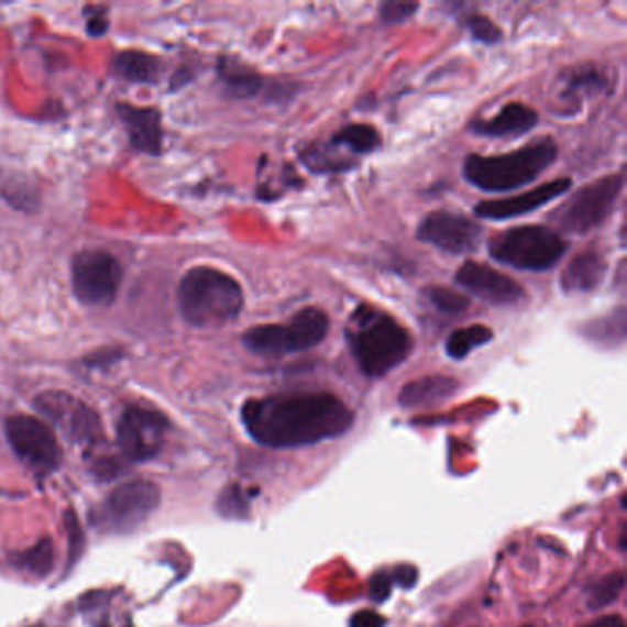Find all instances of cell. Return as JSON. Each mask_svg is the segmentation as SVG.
Listing matches in <instances>:
<instances>
[{
	"label": "cell",
	"mask_w": 627,
	"mask_h": 627,
	"mask_svg": "<svg viewBox=\"0 0 627 627\" xmlns=\"http://www.w3.org/2000/svg\"><path fill=\"white\" fill-rule=\"evenodd\" d=\"M179 309L197 328L224 326L243 309V292L232 276L212 267L188 271L179 286Z\"/></svg>",
	"instance_id": "cell-3"
},
{
	"label": "cell",
	"mask_w": 627,
	"mask_h": 627,
	"mask_svg": "<svg viewBox=\"0 0 627 627\" xmlns=\"http://www.w3.org/2000/svg\"><path fill=\"white\" fill-rule=\"evenodd\" d=\"M457 284L493 306H516L525 298V289L510 276L479 262H465L457 273Z\"/></svg>",
	"instance_id": "cell-13"
},
{
	"label": "cell",
	"mask_w": 627,
	"mask_h": 627,
	"mask_svg": "<svg viewBox=\"0 0 627 627\" xmlns=\"http://www.w3.org/2000/svg\"><path fill=\"white\" fill-rule=\"evenodd\" d=\"M585 336L596 342H609L613 346L622 344L626 337V311L618 309V314L588 324L585 328Z\"/></svg>",
	"instance_id": "cell-26"
},
{
	"label": "cell",
	"mask_w": 627,
	"mask_h": 627,
	"mask_svg": "<svg viewBox=\"0 0 627 627\" xmlns=\"http://www.w3.org/2000/svg\"><path fill=\"white\" fill-rule=\"evenodd\" d=\"M418 240L459 256L481 245L482 227L460 213L432 212L418 227Z\"/></svg>",
	"instance_id": "cell-12"
},
{
	"label": "cell",
	"mask_w": 627,
	"mask_h": 627,
	"mask_svg": "<svg viewBox=\"0 0 627 627\" xmlns=\"http://www.w3.org/2000/svg\"><path fill=\"white\" fill-rule=\"evenodd\" d=\"M538 112L525 103H508L495 117L487 120H476L471 123V131L475 135L492 136V139H506V136H521L538 125Z\"/></svg>",
	"instance_id": "cell-16"
},
{
	"label": "cell",
	"mask_w": 627,
	"mask_h": 627,
	"mask_svg": "<svg viewBox=\"0 0 627 627\" xmlns=\"http://www.w3.org/2000/svg\"><path fill=\"white\" fill-rule=\"evenodd\" d=\"M493 260L521 271H549L566 251V243L558 232L547 227H517L493 235L487 241Z\"/></svg>",
	"instance_id": "cell-5"
},
{
	"label": "cell",
	"mask_w": 627,
	"mask_h": 627,
	"mask_svg": "<svg viewBox=\"0 0 627 627\" xmlns=\"http://www.w3.org/2000/svg\"><path fill=\"white\" fill-rule=\"evenodd\" d=\"M558 146L550 139L532 142L506 155L484 157L470 155L464 163V177L484 191H512L530 185L554 163Z\"/></svg>",
	"instance_id": "cell-4"
},
{
	"label": "cell",
	"mask_w": 627,
	"mask_h": 627,
	"mask_svg": "<svg viewBox=\"0 0 627 627\" xmlns=\"http://www.w3.org/2000/svg\"><path fill=\"white\" fill-rule=\"evenodd\" d=\"M346 341L355 363L369 377L398 369L413 352V337L382 309L359 306L350 317Z\"/></svg>",
	"instance_id": "cell-2"
},
{
	"label": "cell",
	"mask_w": 627,
	"mask_h": 627,
	"mask_svg": "<svg viewBox=\"0 0 627 627\" xmlns=\"http://www.w3.org/2000/svg\"><path fill=\"white\" fill-rule=\"evenodd\" d=\"M394 582L393 576H391V571L377 572L372 582H370V594L375 602H385L388 598V594L393 591Z\"/></svg>",
	"instance_id": "cell-32"
},
{
	"label": "cell",
	"mask_w": 627,
	"mask_h": 627,
	"mask_svg": "<svg viewBox=\"0 0 627 627\" xmlns=\"http://www.w3.org/2000/svg\"><path fill=\"white\" fill-rule=\"evenodd\" d=\"M391 576H393L394 585H399V587H413L416 580H418V571L415 566L410 565H399L391 571Z\"/></svg>",
	"instance_id": "cell-34"
},
{
	"label": "cell",
	"mask_w": 627,
	"mask_h": 627,
	"mask_svg": "<svg viewBox=\"0 0 627 627\" xmlns=\"http://www.w3.org/2000/svg\"><path fill=\"white\" fill-rule=\"evenodd\" d=\"M161 503V490L150 481H133L117 487L103 501L96 525L106 532L128 534L146 522Z\"/></svg>",
	"instance_id": "cell-8"
},
{
	"label": "cell",
	"mask_w": 627,
	"mask_h": 627,
	"mask_svg": "<svg viewBox=\"0 0 627 627\" xmlns=\"http://www.w3.org/2000/svg\"><path fill=\"white\" fill-rule=\"evenodd\" d=\"M122 284L118 260L106 251H84L73 260V287L87 306H107Z\"/></svg>",
	"instance_id": "cell-10"
},
{
	"label": "cell",
	"mask_w": 627,
	"mask_h": 627,
	"mask_svg": "<svg viewBox=\"0 0 627 627\" xmlns=\"http://www.w3.org/2000/svg\"><path fill=\"white\" fill-rule=\"evenodd\" d=\"M350 627H385V618L372 609H361L353 613Z\"/></svg>",
	"instance_id": "cell-33"
},
{
	"label": "cell",
	"mask_w": 627,
	"mask_h": 627,
	"mask_svg": "<svg viewBox=\"0 0 627 627\" xmlns=\"http://www.w3.org/2000/svg\"><path fill=\"white\" fill-rule=\"evenodd\" d=\"M46 416H51L68 437L81 443H92L100 438V421L98 416L73 396L63 393L43 394L37 399Z\"/></svg>",
	"instance_id": "cell-14"
},
{
	"label": "cell",
	"mask_w": 627,
	"mask_h": 627,
	"mask_svg": "<svg viewBox=\"0 0 627 627\" xmlns=\"http://www.w3.org/2000/svg\"><path fill=\"white\" fill-rule=\"evenodd\" d=\"M607 76L596 67L572 68L565 74V84L561 87V98L571 103H580L588 96L598 95L607 89Z\"/></svg>",
	"instance_id": "cell-20"
},
{
	"label": "cell",
	"mask_w": 627,
	"mask_h": 627,
	"mask_svg": "<svg viewBox=\"0 0 627 627\" xmlns=\"http://www.w3.org/2000/svg\"><path fill=\"white\" fill-rule=\"evenodd\" d=\"M465 26H468L471 37L479 43H484V45H497L498 41L503 40V32L497 24L481 13H473L465 19Z\"/></svg>",
	"instance_id": "cell-30"
},
{
	"label": "cell",
	"mask_w": 627,
	"mask_h": 627,
	"mask_svg": "<svg viewBox=\"0 0 627 627\" xmlns=\"http://www.w3.org/2000/svg\"><path fill=\"white\" fill-rule=\"evenodd\" d=\"M117 70L122 74L123 78L133 79V81H150L157 74V62L139 52H128L117 57Z\"/></svg>",
	"instance_id": "cell-27"
},
{
	"label": "cell",
	"mask_w": 627,
	"mask_h": 627,
	"mask_svg": "<svg viewBox=\"0 0 627 627\" xmlns=\"http://www.w3.org/2000/svg\"><path fill=\"white\" fill-rule=\"evenodd\" d=\"M241 420L265 448L287 449L342 437L353 426V413L333 394H282L249 399Z\"/></svg>",
	"instance_id": "cell-1"
},
{
	"label": "cell",
	"mask_w": 627,
	"mask_h": 627,
	"mask_svg": "<svg viewBox=\"0 0 627 627\" xmlns=\"http://www.w3.org/2000/svg\"><path fill=\"white\" fill-rule=\"evenodd\" d=\"M624 585H626L624 572H613V574L600 578L598 582L588 588V607L602 609V607L613 604L618 598V594L622 593Z\"/></svg>",
	"instance_id": "cell-28"
},
{
	"label": "cell",
	"mask_w": 627,
	"mask_h": 627,
	"mask_svg": "<svg viewBox=\"0 0 627 627\" xmlns=\"http://www.w3.org/2000/svg\"><path fill=\"white\" fill-rule=\"evenodd\" d=\"M118 112L130 131L131 142L136 150L146 153H158L163 147V131L158 114L152 109H135L120 106Z\"/></svg>",
	"instance_id": "cell-18"
},
{
	"label": "cell",
	"mask_w": 627,
	"mask_h": 627,
	"mask_svg": "<svg viewBox=\"0 0 627 627\" xmlns=\"http://www.w3.org/2000/svg\"><path fill=\"white\" fill-rule=\"evenodd\" d=\"M571 188L572 180L569 177H563V179L552 180V183L541 185L536 190L527 191L521 196L510 197V199L479 202L475 207V213L479 218L497 219V221L519 218V216H525V213L534 212V210L549 205L550 201L563 196Z\"/></svg>",
	"instance_id": "cell-15"
},
{
	"label": "cell",
	"mask_w": 627,
	"mask_h": 627,
	"mask_svg": "<svg viewBox=\"0 0 627 627\" xmlns=\"http://www.w3.org/2000/svg\"><path fill=\"white\" fill-rule=\"evenodd\" d=\"M330 330L328 315L319 308H304L287 324L256 326L243 336V344L265 358L304 352L324 341Z\"/></svg>",
	"instance_id": "cell-6"
},
{
	"label": "cell",
	"mask_w": 627,
	"mask_h": 627,
	"mask_svg": "<svg viewBox=\"0 0 627 627\" xmlns=\"http://www.w3.org/2000/svg\"><path fill=\"white\" fill-rule=\"evenodd\" d=\"M168 420L161 413L144 407L123 410L118 420V443L122 453L133 462L155 459L164 446Z\"/></svg>",
	"instance_id": "cell-11"
},
{
	"label": "cell",
	"mask_w": 627,
	"mask_h": 627,
	"mask_svg": "<svg viewBox=\"0 0 627 627\" xmlns=\"http://www.w3.org/2000/svg\"><path fill=\"white\" fill-rule=\"evenodd\" d=\"M302 161L315 174H337L352 168L353 161L341 157L337 147L331 144H320L317 147H308L302 153Z\"/></svg>",
	"instance_id": "cell-24"
},
{
	"label": "cell",
	"mask_w": 627,
	"mask_h": 627,
	"mask_svg": "<svg viewBox=\"0 0 627 627\" xmlns=\"http://www.w3.org/2000/svg\"><path fill=\"white\" fill-rule=\"evenodd\" d=\"M587 627H626V622L618 615H607L602 616L598 620H594L593 624H588Z\"/></svg>",
	"instance_id": "cell-35"
},
{
	"label": "cell",
	"mask_w": 627,
	"mask_h": 627,
	"mask_svg": "<svg viewBox=\"0 0 627 627\" xmlns=\"http://www.w3.org/2000/svg\"><path fill=\"white\" fill-rule=\"evenodd\" d=\"M7 437L19 459L37 475H51L62 464V449L45 421L34 416H12L7 420Z\"/></svg>",
	"instance_id": "cell-9"
},
{
	"label": "cell",
	"mask_w": 627,
	"mask_h": 627,
	"mask_svg": "<svg viewBox=\"0 0 627 627\" xmlns=\"http://www.w3.org/2000/svg\"><path fill=\"white\" fill-rule=\"evenodd\" d=\"M330 144L336 147H346L348 152L353 155H369L380 150L382 135L372 125L353 123V125L337 131L336 135L331 136Z\"/></svg>",
	"instance_id": "cell-22"
},
{
	"label": "cell",
	"mask_w": 627,
	"mask_h": 627,
	"mask_svg": "<svg viewBox=\"0 0 627 627\" xmlns=\"http://www.w3.org/2000/svg\"><path fill=\"white\" fill-rule=\"evenodd\" d=\"M624 188L622 175H607L583 186L569 201L563 202L554 213L556 224L566 234H587L609 218Z\"/></svg>",
	"instance_id": "cell-7"
},
{
	"label": "cell",
	"mask_w": 627,
	"mask_h": 627,
	"mask_svg": "<svg viewBox=\"0 0 627 627\" xmlns=\"http://www.w3.org/2000/svg\"><path fill=\"white\" fill-rule=\"evenodd\" d=\"M493 331L484 324L468 326L462 330H457L449 336L446 342V352L449 358L464 359L470 355L475 348L484 346L492 341Z\"/></svg>",
	"instance_id": "cell-23"
},
{
	"label": "cell",
	"mask_w": 627,
	"mask_h": 627,
	"mask_svg": "<svg viewBox=\"0 0 627 627\" xmlns=\"http://www.w3.org/2000/svg\"><path fill=\"white\" fill-rule=\"evenodd\" d=\"M15 565L32 572L35 576H46L54 566V544L51 539H41L32 549L15 556Z\"/></svg>",
	"instance_id": "cell-25"
},
{
	"label": "cell",
	"mask_w": 627,
	"mask_h": 627,
	"mask_svg": "<svg viewBox=\"0 0 627 627\" xmlns=\"http://www.w3.org/2000/svg\"><path fill=\"white\" fill-rule=\"evenodd\" d=\"M221 78L227 89L238 98H253V96H258L265 87V79L258 73H254L234 59L221 62Z\"/></svg>",
	"instance_id": "cell-21"
},
{
	"label": "cell",
	"mask_w": 627,
	"mask_h": 627,
	"mask_svg": "<svg viewBox=\"0 0 627 627\" xmlns=\"http://www.w3.org/2000/svg\"><path fill=\"white\" fill-rule=\"evenodd\" d=\"M426 297L442 314H464L468 306H470V300L464 295L446 289V287H431V289H427Z\"/></svg>",
	"instance_id": "cell-29"
},
{
	"label": "cell",
	"mask_w": 627,
	"mask_h": 627,
	"mask_svg": "<svg viewBox=\"0 0 627 627\" xmlns=\"http://www.w3.org/2000/svg\"><path fill=\"white\" fill-rule=\"evenodd\" d=\"M459 391V382L446 375H429L416 382L405 385L399 394V404L405 409L416 407H429V405L442 404Z\"/></svg>",
	"instance_id": "cell-19"
},
{
	"label": "cell",
	"mask_w": 627,
	"mask_h": 627,
	"mask_svg": "<svg viewBox=\"0 0 627 627\" xmlns=\"http://www.w3.org/2000/svg\"><path fill=\"white\" fill-rule=\"evenodd\" d=\"M607 275V262L596 251H585L574 256L561 273V289L566 295L594 292Z\"/></svg>",
	"instance_id": "cell-17"
},
{
	"label": "cell",
	"mask_w": 627,
	"mask_h": 627,
	"mask_svg": "<svg viewBox=\"0 0 627 627\" xmlns=\"http://www.w3.org/2000/svg\"><path fill=\"white\" fill-rule=\"evenodd\" d=\"M418 8H420V4H416V2L388 0V2H383L380 15H382L383 23L385 24H399L413 18Z\"/></svg>",
	"instance_id": "cell-31"
}]
</instances>
